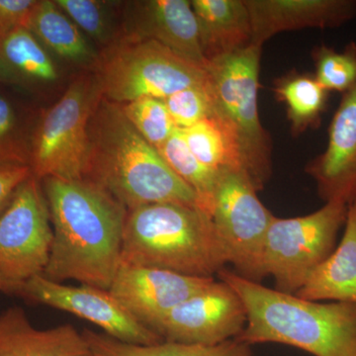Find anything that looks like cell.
<instances>
[{
    "instance_id": "d6986e66",
    "label": "cell",
    "mask_w": 356,
    "mask_h": 356,
    "mask_svg": "<svg viewBox=\"0 0 356 356\" xmlns=\"http://www.w3.org/2000/svg\"><path fill=\"white\" fill-rule=\"evenodd\" d=\"M206 62L252 44L250 16L245 0H192Z\"/></svg>"
},
{
    "instance_id": "277c9868",
    "label": "cell",
    "mask_w": 356,
    "mask_h": 356,
    "mask_svg": "<svg viewBox=\"0 0 356 356\" xmlns=\"http://www.w3.org/2000/svg\"><path fill=\"white\" fill-rule=\"evenodd\" d=\"M228 264L212 218L198 206L159 203L128 211L121 266L208 278Z\"/></svg>"
},
{
    "instance_id": "7402d4cb",
    "label": "cell",
    "mask_w": 356,
    "mask_h": 356,
    "mask_svg": "<svg viewBox=\"0 0 356 356\" xmlns=\"http://www.w3.org/2000/svg\"><path fill=\"white\" fill-rule=\"evenodd\" d=\"M39 112L22 91L0 83V172L29 168Z\"/></svg>"
},
{
    "instance_id": "9c48e42d",
    "label": "cell",
    "mask_w": 356,
    "mask_h": 356,
    "mask_svg": "<svg viewBox=\"0 0 356 356\" xmlns=\"http://www.w3.org/2000/svg\"><path fill=\"white\" fill-rule=\"evenodd\" d=\"M257 193L243 170L219 172L210 216L236 273L261 283L264 242L274 216Z\"/></svg>"
},
{
    "instance_id": "836d02e7",
    "label": "cell",
    "mask_w": 356,
    "mask_h": 356,
    "mask_svg": "<svg viewBox=\"0 0 356 356\" xmlns=\"http://www.w3.org/2000/svg\"><path fill=\"white\" fill-rule=\"evenodd\" d=\"M0 83H3V79H2L1 69H0Z\"/></svg>"
},
{
    "instance_id": "2e32d148",
    "label": "cell",
    "mask_w": 356,
    "mask_h": 356,
    "mask_svg": "<svg viewBox=\"0 0 356 356\" xmlns=\"http://www.w3.org/2000/svg\"><path fill=\"white\" fill-rule=\"evenodd\" d=\"M252 23V44L262 47L281 32L332 29L356 16L355 0H245Z\"/></svg>"
},
{
    "instance_id": "9a60e30c",
    "label": "cell",
    "mask_w": 356,
    "mask_h": 356,
    "mask_svg": "<svg viewBox=\"0 0 356 356\" xmlns=\"http://www.w3.org/2000/svg\"><path fill=\"white\" fill-rule=\"evenodd\" d=\"M306 172L325 203L350 205L356 200V83L341 96L327 147L308 163Z\"/></svg>"
},
{
    "instance_id": "8fae6325",
    "label": "cell",
    "mask_w": 356,
    "mask_h": 356,
    "mask_svg": "<svg viewBox=\"0 0 356 356\" xmlns=\"http://www.w3.org/2000/svg\"><path fill=\"white\" fill-rule=\"evenodd\" d=\"M17 296L88 321L122 343L153 346L165 341L134 317L109 290L83 284L72 286L37 275L21 285Z\"/></svg>"
},
{
    "instance_id": "cb8c5ba5",
    "label": "cell",
    "mask_w": 356,
    "mask_h": 356,
    "mask_svg": "<svg viewBox=\"0 0 356 356\" xmlns=\"http://www.w3.org/2000/svg\"><path fill=\"white\" fill-rule=\"evenodd\" d=\"M181 131L191 153L204 165L217 172L236 170L247 173L236 136L216 114Z\"/></svg>"
},
{
    "instance_id": "ffe728a7",
    "label": "cell",
    "mask_w": 356,
    "mask_h": 356,
    "mask_svg": "<svg viewBox=\"0 0 356 356\" xmlns=\"http://www.w3.org/2000/svg\"><path fill=\"white\" fill-rule=\"evenodd\" d=\"M294 295L309 301L356 304V200L348 205L341 242Z\"/></svg>"
},
{
    "instance_id": "7a4b0ae2",
    "label": "cell",
    "mask_w": 356,
    "mask_h": 356,
    "mask_svg": "<svg viewBox=\"0 0 356 356\" xmlns=\"http://www.w3.org/2000/svg\"><path fill=\"white\" fill-rule=\"evenodd\" d=\"M84 178L99 185L128 211L159 203L199 207L195 192L133 127L121 105L103 97L89 121Z\"/></svg>"
},
{
    "instance_id": "1f68e13d",
    "label": "cell",
    "mask_w": 356,
    "mask_h": 356,
    "mask_svg": "<svg viewBox=\"0 0 356 356\" xmlns=\"http://www.w3.org/2000/svg\"><path fill=\"white\" fill-rule=\"evenodd\" d=\"M31 175L29 168L0 172V212L6 208L16 188Z\"/></svg>"
},
{
    "instance_id": "4fadbf2b",
    "label": "cell",
    "mask_w": 356,
    "mask_h": 356,
    "mask_svg": "<svg viewBox=\"0 0 356 356\" xmlns=\"http://www.w3.org/2000/svg\"><path fill=\"white\" fill-rule=\"evenodd\" d=\"M215 280L151 267L121 266L109 291L134 317L154 331L172 309Z\"/></svg>"
},
{
    "instance_id": "3957f363",
    "label": "cell",
    "mask_w": 356,
    "mask_h": 356,
    "mask_svg": "<svg viewBox=\"0 0 356 356\" xmlns=\"http://www.w3.org/2000/svg\"><path fill=\"white\" fill-rule=\"evenodd\" d=\"M218 277L235 290L247 310L238 341L286 344L315 356H356V304L309 301L227 268Z\"/></svg>"
},
{
    "instance_id": "e0dca14e",
    "label": "cell",
    "mask_w": 356,
    "mask_h": 356,
    "mask_svg": "<svg viewBox=\"0 0 356 356\" xmlns=\"http://www.w3.org/2000/svg\"><path fill=\"white\" fill-rule=\"evenodd\" d=\"M0 356H91L83 332L65 324L39 330L21 307L0 313Z\"/></svg>"
},
{
    "instance_id": "4dcf8cb0",
    "label": "cell",
    "mask_w": 356,
    "mask_h": 356,
    "mask_svg": "<svg viewBox=\"0 0 356 356\" xmlns=\"http://www.w3.org/2000/svg\"><path fill=\"white\" fill-rule=\"evenodd\" d=\"M39 0H0V35L26 28Z\"/></svg>"
},
{
    "instance_id": "f546056e",
    "label": "cell",
    "mask_w": 356,
    "mask_h": 356,
    "mask_svg": "<svg viewBox=\"0 0 356 356\" xmlns=\"http://www.w3.org/2000/svg\"><path fill=\"white\" fill-rule=\"evenodd\" d=\"M163 100L178 129H187L214 114L209 83L178 91Z\"/></svg>"
},
{
    "instance_id": "44dd1931",
    "label": "cell",
    "mask_w": 356,
    "mask_h": 356,
    "mask_svg": "<svg viewBox=\"0 0 356 356\" xmlns=\"http://www.w3.org/2000/svg\"><path fill=\"white\" fill-rule=\"evenodd\" d=\"M27 29L53 57L86 72H92L97 65L99 51L55 0H39Z\"/></svg>"
},
{
    "instance_id": "5bb4252c",
    "label": "cell",
    "mask_w": 356,
    "mask_h": 356,
    "mask_svg": "<svg viewBox=\"0 0 356 356\" xmlns=\"http://www.w3.org/2000/svg\"><path fill=\"white\" fill-rule=\"evenodd\" d=\"M124 37L149 40L206 67L197 19L188 0L124 1Z\"/></svg>"
},
{
    "instance_id": "52a82bcc",
    "label": "cell",
    "mask_w": 356,
    "mask_h": 356,
    "mask_svg": "<svg viewBox=\"0 0 356 356\" xmlns=\"http://www.w3.org/2000/svg\"><path fill=\"white\" fill-rule=\"evenodd\" d=\"M102 98L93 72L83 70L58 102L40 109L33 133L30 170L42 180H79L88 165V125Z\"/></svg>"
},
{
    "instance_id": "603a6c76",
    "label": "cell",
    "mask_w": 356,
    "mask_h": 356,
    "mask_svg": "<svg viewBox=\"0 0 356 356\" xmlns=\"http://www.w3.org/2000/svg\"><path fill=\"white\" fill-rule=\"evenodd\" d=\"M91 356H252L248 344L229 339L217 346H206L163 341L153 346L122 343L104 332L83 330Z\"/></svg>"
},
{
    "instance_id": "484cf974",
    "label": "cell",
    "mask_w": 356,
    "mask_h": 356,
    "mask_svg": "<svg viewBox=\"0 0 356 356\" xmlns=\"http://www.w3.org/2000/svg\"><path fill=\"white\" fill-rule=\"evenodd\" d=\"M58 6L100 51L124 38V1L55 0Z\"/></svg>"
},
{
    "instance_id": "30bf717a",
    "label": "cell",
    "mask_w": 356,
    "mask_h": 356,
    "mask_svg": "<svg viewBox=\"0 0 356 356\" xmlns=\"http://www.w3.org/2000/svg\"><path fill=\"white\" fill-rule=\"evenodd\" d=\"M53 236L41 180L31 175L0 212V278L17 295L25 281L44 273Z\"/></svg>"
},
{
    "instance_id": "ac0fdd59",
    "label": "cell",
    "mask_w": 356,
    "mask_h": 356,
    "mask_svg": "<svg viewBox=\"0 0 356 356\" xmlns=\"http://www.w3.org/2000/svg\"><path fill=\"white\" fill-rule=\"evenodd\" d=\"M3 83L29 95H42L62 79L53 56L26 28L0 35Z\"/></svg>"
},
{
    "instance_id": "f1b7e54d",
    "label": "cell",
    "mask_w": 356,
    "mask_h": 356,
    "mask_svg": "<svg viewBox=\"0 0 356 356\" xmlns=\"http://www.w3.org/2000/svg\"><path fill=\"white\" fill-rule=\"evenodd\" d=\"M121 108L133 127L156 149L177 129L170 112L161 99L140 98L122 104Z\"/></svg>"
},
{
    "instance_id": "8992f818",
    "label": "cell",
    "mask_w": 356,
    "mask_h": 356,
    "mask_svg": "<svg viewBox=\"0 0 356 356\" xmlns=\"http://www.w3.org/2000/svg\"><path fill=\"white\" fill-rule=\"evenodd\" d=\"M92 72L102 97L121 105L140 98L165 99L208 81L205 67L156 42L129 37L100 51Z\"/></svg>"
},
{
    "instance_id": "5b68a950",
    "label": "cell",
    "mask_w": 356,
    "mask_h": 356,
    "mask_svg": "<svg viewBox=\"0 0 356 356\" xmlns=\"http://www.w3.org/2000/svg\"><path fill=\"white\" fill-rule=\"evenodd\" d=\"M262 47L250 44L206 65L214 100V114L236 136L245 170L261 191L273 170L270 136L261 125L257 110V89Z\"/></svg>"
},
{
    "instance_id": "83f0119b",
    "label": "cell",
    "mask_w": 356,
    "mask_h": 356,
    "mask_svg": "<svg viewBox=\"0 0 356 356\" xmlns=\"http://www.w3.org/2000/svg\"><path fill=\"white\" fill-rule=\"evenodd\" d=\"M318 83L327 91L343 95L356 83V44L350 43L339 51L325 44L313 51Z\"/></svg>"
},
{
    "instance_id": "d6a6232c",
    "label": "cell",
    "mask_w": 356,
    "mask_h": 356,
    "mask_svg": "<svg viewBox=\"0 0 356 356\" xmlns=\"http://www.w3.org/2000/svg\"><path fill=\"white\" fill-rule=\"evenodd\" d=\"M0 292H3L8 295H16V296H17V288L2 280L1 278H0Z\"/></svg>"
},
{
    "instance_id": "d4e9b609",
    "label": "cell",
    "mask_w": 356,
    "mask_h": 356,
    "mask_svg": "<svg viewBox=\"0 0 356 356\" xmlns=\"http://www.w3.org/2000/svg\"><path fill=\"white\" fill-rule=\"evenodd\" d=\"M274 93L287 108L293 135L318 127L325 110L329 91L308 74L291 72L274 83Z\"/></svg>"
},
{
    "instance_id": "7c38bea8",
    "label": "cell",
    "mask_w": 356,
    "mask_h": 356,
    "mask_svg": "<svg viewBox=\"0 0 356 356\" xmlns=\"http://www.w3.org/2000/svg\"><path fill=\"white\" fill-rule=\"evenodd\" d=\"M247 322L242 299L219 280L172 309L154 331L170 343L212 346L236 339Z\"/></svg>"
},
{
    "instance_id": "6da1fadb",
    "label": "cell",
    "mask_w": 356,
    "mask_h": 356,
    "mask_svg": "<svg viewBox=\"0 0 356 356\" xmlns=\"http://www.w3.org/2000/svg\"><path fill=\"white\" fill-rule=\"evenodd\" d=\"M41 182L54 235L42 275L109 290L121 266L128 210L86 178L47 177Z\"/></svg>"
},
{
    "instance_id": "ba28073f",
    "label": "cell",
    "mask_w": 356,
    "mask_h": 356,
    "mask_svg": "<svg viewBox=\"0 0 356 356\" xmlns=\"http://www.w3.org/2000/svg\"><path fill=\"white\" fill-rule=\"evenodd\" d=\"M348 209L346 204L327 202L306 216L274 217L264 242L262 269L264 277L273 276L276 290L294 295L332 254Z\"/></svg>"
},
{
    "instance_id": "4316f807",
    "label": "cell",
    "mask_w": 356,
    "mask_h": 356,
    "mask_svg": "<svg viewBox=\"0 0 356 356\" xmlns=\"http://www.w3.org/2000/svg\"><path fill=\"white\" fill-rule=\"evenodd\" d=\"M158 151L175 175L195 192L199 207L210 215L219 172L204 165L194 156L185 142L181 129H175Z\"/></svg>"
}]
</instances>
